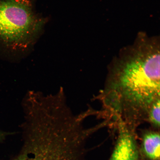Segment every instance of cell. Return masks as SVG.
<instances>
[{"label": "cell", "instance_id": "2", "mask_svg": "<svg viewBox=\"0 0 160 160\" xmlns=\"http://www.w3.org/2000/svg\"><path fill=\"white\" fill-rule=\"evenodd\" d=\"M89 136L73 127L32 129L14 160H83L84 143Z\"/></svg>", "mask_w": 160, "mask_h": 160}, {"label": "cell", "instance_id": "5", "mask_svg": "<svg viewBox=\"0 0 160 160\" xmlns=\"http://www.w3.org/2000/svg\"><path fill=\"white\" fill-rule=\"evenodd\" d=\"M158 130L146 131L142 139V149L149 160H160V136Z\"/></svg>", "mask_w": 160, "mask_h": 160}, {"label": "cell", "instance_id": "3", "mask_svg": "<svg viewBox=\"0 0 160 160\" xmlns=\"http://www.w3.org/2000/svg\"><path fill=\"white\" fill-rule=\"evenodd\" d=\"M44 23L29 0L0 1V41L6 45L13 48L27 47Z\"/></svg>", "mask_w": 160, "mask_h": 160}, {"label": "cell", "instance_id": "4", "mask_svg": "<svg viewBox=\"0 0 160 160\" xmlns=\"http://www.w3.org/2000/svg\"><path fill=\"white\" fill-rule=\"evenodd\" d=\"M115 124L118 131L117 141L109 160H139L135 131L120 120Z\"/></svg>", "mask_w": 160, "mask_h": 160}, {"label": "cell", "instance_id": "6", "mask_svg": "<svg viewBox=\"0 0 160 160\" xmlns=\"http://www.w3.org/2000/svg\"><path fill=\"white\" fill-rule=\"evenodd\" d=\"M160 102L159 100L155 102L150 108L146 121L155 130H159L160 128Z\"/></svg>", "mask_w": 160, "mask_h": 160}, {"label": "cell", "instance_id": "1", "mask_svg": "<svg viewBox=\"0 0 160 160\" xmlns=\"http://www.w3.org/2000/svg\"><path fill=\"white\" fill-rule=\"evenodd\" d=\"M159 39L139 35L134 44L113 59L103 88L98 95L105 116L121 120L136 130L147 121L149 110L160 100Z\"/></svg>", "mask_w": 160, "mask_h": 160}, {"label": "cell", "instance_id": "7", "mask_svg": "<svg viewBox=\"0 0 160 160\" xmlns=\"http://www.w3.org/2000/svg\"><path fill=\"white\" fill-rule=\"evenodd\" d=\"M8 134L7 133L4 132L0 131V141L1 140L3 139Z\"/></svg>", "mask_w": 160, "mask_h": 160}]
</instances>
